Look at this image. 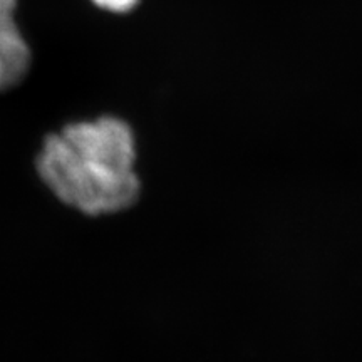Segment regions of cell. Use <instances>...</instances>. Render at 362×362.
I'll use <instances>...</instances> for the list:
<instances>
[{
	"instance_id": "6da1fadb",
	"label": "cell",
	"mask_w": 362,
	"mask_h": 362,
	"mask_svg": "<svg viewBox=\"0 0 362 362\" xmlns=\"http://www.w3.org/2000/svg\"><path fill=\"white\" fill-rule=\"evenodd\" d=\"M136 143L124 121L104 116L67 124L44 139L37 170L47 188L84 215H111L141 193Z\"/></svg>"
},
{
	"instance_id": "7a4b0ae2",
	"label": "cell",
	"mask_w": 362,
	"mask_h": 362,
	"mask_svg": "<svg viewBox=\"0 0 362 362\" xmlns=\"http://www.w3.org/2000/svg\"><path fill=\"white\" fill-rule=\"evenodd\" d=\"M16 0H0V90L19 84L29 71L30 52L13 21Z\"/></svg>"
},
{
	"instance_id": "3957f363",
	"label": "cell",
	"mask_w": 362,
	"mask_h": 362,
	"mask_svg": "<svg viewBox=\"0 0 362 362\" xmlns=\"http://www.w3.org/2000/svg\"><path fill=\"white\" fill-rule=\"evenodd\" d=\"M93 2L99 7L106 8V11L126 12V11H131V8L138 4V0H93Z\"/></svg>"
}]
</instances>
